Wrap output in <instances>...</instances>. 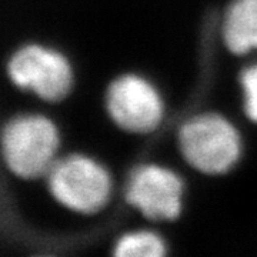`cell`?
I'll return each mask as SVG.
<instances>
[{
    "instance_id": "cell-9",
    "label": "cell",
    "mask_w": 257,
    "mask_h": 257,
    "mask_svg": "<svg viewBox=\"0 0 257 257\" xmlns=\"http://www.w3.org/2000/svg\"><path fill=\"white\" fill-rule=\"evenodd\" d=\"M244 96V111L248 119L257 123V64L246 67L240 74Z\"/></svg>"
},
{
    "instance_id": "cell-8",
    "label": "cell",
    "mask_w": 257,
    "mask_h": 257,
    "mask_svg": "<svg viewBox=\"0 0 257 257\" xmlns=\"http://www.w3.org/2000/svg\"><path fill=\"white\" fill-rule=\"evenodd\" d=\"M113 257H166L165 241L153 231H133L117 241Z\"/></svg>"
},
{
    "instance_id": "cell-2",
    "label": "cell",
    "mask_w": 257,
    "mask_h": 257,
    "mask_svg": "<svg viewBox=\"0 0 257 257\" xmlns=\"http://www.w3.org/2000/svg\"><path fill=\"white\" fill-rule=\"evenodd\" d=\"M179 147L189 165L206 175H221L237 163L240 136L229 120L203 113L186 120L179 130Z\"/></svg>"
},
{
    "instance_id": "cell-4",
    "label": "cell",
    "mask_w": 257,
    "mask_h": 257,
    "mask_svg": "<svg viewBox=\"0 0 257 257\" xmlns=\"http://www.w3.org/2000/svg\"><path fill=\"white\" fill-rule=\"evenodd\" d=\"M8 73L20 89L46 101L64 99L72 87V67L63 55L49 47L28 45L10 57Z\"/></svg>"
},
{
    "instance_id": "cell-7",
    "label": "cell",
    "mask_w": 257,
    "mask_h": 257,
    "mask_svg": "<svg viewBox=\"0 0 257 257\" xmlns=\"http://www.w3.org/2000/svg\"><path fill=\"white\" fill-rule=\"evenodd\" d=\"M224 45L234 55L257 49V0H233L223 20Z\"/></svg>"
},
{
    "instance_id": "cell-6",
    "label": "cell",
    "mask_w": 257,
    "mask_h": 257,
    "mask_svg": "<svg viewBox=\"0 0 257 257\" xmlns=\"http://www.w3.org/2000/svg\"><path fill=\"white\" fill-rule=\"evenodd\" d=\"M182 179L173 170L142 165L128 175L124 197L152 220H173L182 210Z\"/></svg>"
},
{
    "instance_id": "cell-5",
    "label": "cell",
    "mask_w": 257,
    "mask_h": 257,
    "mask_svg": "<svg viewBox=\"0 0 257 257\" xmlns=\"http://www.w3.org/2000/svg\"><path fill=\"white\" fill-rule=\"evenodd\" d=\"M106 109L120 128L145 135L160 124L163 103L157 90L138 74L114 79L106 92Z\"/></svg>"
},
{
    "instance_id": "cell-1",
    "label": "cell",
    "mask_w": 257,
    "mask_h": 257,
    "mask_svg": "<svg viewBox=\"0 0 257 257\" xmlns=\"http://www.w3.org/2000/svg\"><path fill=\"white\" fill-rule=\"evenodd\" d=\"M59 133L53 121L40 114H23L6 123L2 153L13 175L22 179L46 176L56 162Z\"/></svg>"
},
{
    "instance_id": "cell-3",
    "label": "cell",
    "mask_w": 257,
    "mask_h": 257,
    "mask_svg": "<svg viewBox=\"0 0 257 257\" xmlns=\"http://www.w3.org/2000/svg\"><path fill=\"white\" fill-rule=\"evenodd\" d=\"M46 176L53 197L70 210L96 213L110 199V176L90 157L70 155L56 159Z\"/></svg>"
}]
</instances>
